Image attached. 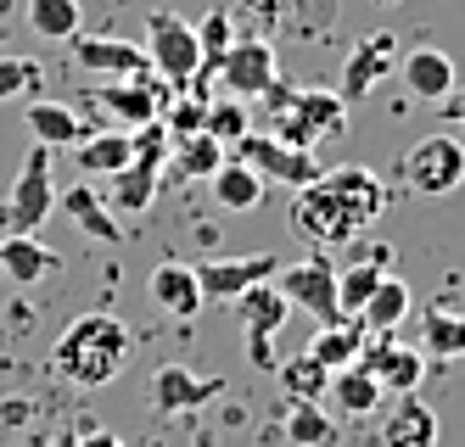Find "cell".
Segmentation results:
<instances>
[{"mask_svg":"<svg viewBox=\"0 0 465 447\" xmlns=\"http://www.w3.org/2000/svg\"><path fill=\"white\" fill-rule=\"evenodd\" d=\"M387 213V185L371 168H320V180H309L292 201V224L303 229L314 247H348L353 235H364Z\"/></svg>","mask_w":465,"mask_h":447,"instance_id":"1","label":"cell"},{"mask_svg":"<svg viewBox=\"0 0 465 447\" xmlns=\"http://www.w3.org/2000/svg\"><path fill=\"white\" fill-rule=\"evenodd\" d=\"M129 358H135V335H129V325L118 314H107V307L102 314H79L51 347V369L79 392H102L107 381H118L129 369Z\"/></svg>","mask_w":465,"mask_h":447,"instance_id":"2","label":"cell"},{"mask_svg":"<svg viewBox=\"0 0 465 447\" xmlns=\"http://www.w3.org/2000/svg\"><path fill=\"white\" fill-rule=\"evenodd\" d=\"M270 129H275L281 146L309 151L314 141H337V134H348V101L337 90H303L297 84L286 107L270 112Z\"/></svg>","mask_w":465,"mask_h":447,"instance_id":"3","label":"cell"},{"mask_svg":"<svg viewBox=\"0 0 465 447\" xmlns=\"http://www.w3.org/2000/svg\"><path fill=\"white\" fill-rule=\"evenodd\" d=\"M146 56H152V73L169 90H185L208 73L203 45H196V23H185L180 12H152L146 17Z\"/></svg>","mask_w":465,"mask_h":447,"instance_id":"4","label":"cell"},{"mask_svg":"<svg viewBox=\"0 0 465 447\" xmlns=\"http://www.w3.org/2000/svg\"><path fill=\"white\" fill-rule=\"evenodd\" d=\"M275 286L286 291V302L297 307V314H309L314 325L348 319L342 314V296H337V263H331L325 252H309V258H297V263H281L275 268Z\"/></svg>","mask_w":465,"mask_h":447,"instance_id":"5","label":"cell"},{"mask_svg":"<svg viewBox=\"0 0 465 447\" xmlns=\"http://www.w3.org/2000/svg\"><path fill=\"white\" fill-rule=\"evenodd\" d=\"M398 174H404V185L415 196H449V190L465 185V146L454 134H426V141H415L404 151Z\"/></svg>","mask_w":465,"mask_h":447,"instance_id":"6","label":"cell"},{"mask_svg":"<svg viewBox=\"0 0 465 447\" xmlns=\"http://www.w3.org/2000/svg\"><path fill=\"white\" fill-rule=\"evenodd\" d=\"M56 208V185H51V146H35L23 157L12 196H6V235H35Z\"/></svg>","mask_w":465,"mask_h":447,"instance_id":"7","label":"cell"},{"mask_svg":"<svg viewBox=\"0 0 465 447\" xmlns=\"http://www.w3.org/2000/svg\"><path fill=\"white\" fill-rule=\"evenodd\" d=\"M236 307H242V330H247V358H252V369H263V374H275V330L292 319V302H286V291L275 286V280H263V286H252V291H242L236 296Z\"/></svg>","mask_w":465,"mask_h":447,"instance_id":"8","label":"cell"},{"mask_svg":"<svg viewBox=\"0 0 465 447\" xmlns=\"http://www.w3.org/2000/svg\"><path fill=\"white\" fill-rule=\"evenodd\" d=\"M236 157L252 168V174H258L263 185H292V190H303L309 180H320L314 151L281 146L275 134H242V141H236Z\"/></svg>","mask_w":465,"mask_h":447,"instance_id":"9","label":"cell"},{"mask_svg":"<svg viewBox=\"0 0 465 447\" xmlns=\"http://www.w3.org/2000/svg\"><path fill=\"white\" fill-rule=\"evenodd\" d=\"M213 73H219V90H224V95H236V101H258L263 90L281 79V67H275V45H270V40H258V34H252V40H242V34H236V45L219 56Z\"/></svg>","mask_w":465,"mask_h":447,"instance_id":"10","label":"cell"},{"mask_svg":"<svg viewBox=\"0 0 465 447\" xmlns=\"http://www.w3.org/2000/svg\"><path fill=\"white\" fill-rule=\"evenodd\" d=\"M68 56H74V67H84L95 79H141V73H152L146 45H129L118 34H84L79 28L68 40Z\"/></svg>","mask_w":465,"mask_h":447,"instance_id":"11","label":"cell"},{"mask_svg":"<svg viewBox=\"0 0 465 447\" xmlns=\"http://www.w3.org/2000/svg\"><path fill=\"white\" fill-rule=\"evenodd\" d=\"M224 392H230L224 374H196V369H185V364H163V369L152 374V408H157V414H169V420L196 414V408H208V403L224 397Z\"/></svg>","mask_w":465,"mask_h":447,"instance_id":"12","label":"cell"},{"mask_svg":"<svg viewBox=\"0 0 465 447\" xmlns=\"http://www.w3.org/2000/svg\"><path fill=\"white\" fill-rule=\"evenodd\" d=\"M275 268L281 258L275 252H242V258H208V263H196V286H203L208 302H236L242 291L263 286V280H275Z\"/></svg>","mask_w":465,"mask_h":447,"instance_id":"13","label":"cell"},{"mask_svg":"<svg viewBox=\"0 0 465 447\" xmlns=\"http://www.w3.org/2000/svg\"><path fill=\"white\" fill-rule=\"evenodd\" d=\"M398 56H404V51H398V40H392L387 28H381V34H364V40L348 51V62H342L337 95L348 101V107H353V101H371L376 84H381L387 73H398Z\"/></svg>","mask_w":465,"mask_h":447,"instance_id":"14","label":"cell"},{"mask_svg":"<svg viewBox=\"0 0 465 447\" xmlns=\"http://www.w3.org/2000/svg\"><path fill=\"white\" fill-rule=\"evenodd\" d=\"M95 101H102V112L118 118V129H135V123H152L163 118V107H169V84L141 73V79H107L102 90H95Z\"/></svg>","mask_w":465,"mask_h":447,"instance_id":"15","label":"cell"},{"mask_svg":"<svg viewBox=\"0 0 465 447\" xmlns=\"http://www.w3.org/2000/svg\"><path fill=\"white\" fill-rule=\"evenodd\" d=\"M359 364L371 369L381 381V392H392V397L420 392V381H426V353L404 347V341H392V335H371V347L359 353Z\"/></svg>","mask_w":465,"mask_h":447,"instance_id":"16","label":"cell"},{"mask_svg":"<svg viewBox=\"0 0 465 447\" xmlns=\"http://www.w3.org/2000/svg\"><path fill=\"white\" fill-rule=\"evenodd\" d=\"M381 447H438V408L420 403V392H404L381 414Z\"/></svg>","mask_w":465,"mask_h":447,"instance_id":"17","label":"cell"},{"mask_svg":"<svg viewBox=\"0 0 465 447\" xmlns=\"http://www.w3.org/2000/svg\"><path fill=\"white\" fill-rule=\"evenodd\" d=\"M146 291H152V302H157L169 319H196V314H203V302H208L203 286H196V263H180V258H163V263L152 268Z\"/></svg>","mask_w":465,"mask_h":447,"instance_id":"18","label":"cell"},{"mask_svg":"<svg viewBox=\"0 0 465 447\" xmlns=\"http://www.w3.org/2000/svg\"><path fill=\"white\" fill-rule=\"evenodd\" d=\"M398 79H404V90L415 101H431V107H438V101L454 90V62L438 45H415V51L398 56Z\"/></svg>","mask_w":465,"mask_h":447,"instance_id":"19","label":"cell"},{"mask_svg":"<svg viewBox=\"0 0 465 447\" xmlns=\"http://www.w3.org/2000/svg\"><path fill=\"white\" fill-rule=\"evenodd\" d=\"M62 268V252H51L40 235H0V274L17 286H40Z\"/></svg>","mask_w":465,"mask_h":447,"instance_id":"20","label":"cell"},{"mask_svg":"<svg viewBox=\"0 0 465 447\" xmlns=\"http://www.w3.org/2000/svg\"><path fill=\"white\" fill-rule=\"evenodd\" d=\"M62 213H68L90 240H107V247H124V240H129V229L118 224V213L102 201L95 185H68V190H62Z\"/></svg>","mask_w":465,"mask_h":447,"instance_id":"21","label":"cell"},{"mask_svg":"<svg viewBox=\"0 0 465 447\" xmlns=\"http://www.w3.org/2000/svg\"><path fill=\"white\" fill-rule=\"evenodd\" d=\"M23 123H28V134H35V146H79L84 134H90V123L74 112V107H62V101H28L23 107Z\"/></svg>","mask_w":465,"mask_h":447,"instance_id":"22","label":"cell"},{"mask_svg":"<svg viewBox=\"0 0 465 447\" xmlns=\"http://www.w3.org/2000/svg\"><path fill=\"white\" fill-rule=\"evenodd\" d=\"M157 185H163V168L157 162H124L118 174H107V196H113V213H124V219H135V213H146L152 201H157Z\"/></svg>","mask_w":465,"mask_h":447,"instance_id":"23","label":"cell"},{"mask_svg":"<svg viewBox=\"0 0 465 447\" xmlns=\"http://www.w3.org/2000/svg\"><path fill=\"white\" fill-rule=\"evenodd\" d=\"M74 162H79V174H90V180H107V174H118L124 162H135V146H129V129H90L84 141L74 146Z\"/></svg>","mask_w":465,"mask_h":447,"instance_id":"24","label":"cell"},{"mask_svg":"<svg viewBox=\"0 0 465 447\" xmlns=\"http://www.w3.org/2000/svg\"><path fill=\"white\" fill-rule=\"evenodd\" d=\"M331 403H337L348 420H371L387 403V392H381V381L364 364H348V369H331Z\"/></svg>","mask_w":465,"mask_h":447,"instance_id":"25","label":"cell"},{"mask_svg":"<svg viewBox=\"0 0 465 447\" xmlns=\"http://www.w3.org/2000/svg\"><path fill=\"white\" fill-rule=\"evenodd\" d=\"M371 347V330H364V319H337V325H320L314 330V341H309V353L325 364V369H348V364H359V353Z\"/></svg>","mask_w":465,"mask_h":447,"instance_id":"26","label":"cell"},{"mask_svg":"<svg viewBox=\"0 0 465 447\" xmlns=\"http://www.w3.org/2000/svg\"><path fill=\"white\" fill-rule=\"evenodd\" d=\"M387 263H392V252H387V247H376V252L353 258L348 268H337V296H342V314H359V307L371 302V291L387 280Z\"/></svg>","mask_w":465,"mask_h":447,"instance_id":"27","label":"cell"},{"mask_svg":"<svg viewBox=\"0 0 465 447\" xmlns=\"http://www.w3.org/2000/svg\"><path fill=\"white\" fill-rule=\"evenodd\" d=\"M410 307H415L410 286H404V280H392V274H387V280L371 291V302H364L353 319H364V330H371V335H392L398 325L410 319Z\"/></svg>","mask_w":465,"mask_h":447,"instance_id":"28","label":"cell"},{"mask_svg":"<svg viewBox=\"0 0 465 447\" xmlns=\"http://www.w3.org/2000/svg\"><path fill=\"white\" fill-rule=\"evenodd\" d=\"M208 190H213L219 208H230V213H252L258 201H263V180L252 174L242 157H224V168L208 180Z\"/></svg>","mask_w":465,"mask_h":447,"instance_id":"29","label":"cell"},{"mask_svg":"<svg viewBox=\"0 0 465 447\" xmlns=\"http://www.w3.org/2000/svg\"><path fill=\"white\" fill-rule=\"evenodd\" d=\"M420 353L426 358H465V314H454V307H426L420 314Z\"/></svg>","mask_w":465,"mask_h":447,"instance_id":"30","label":"cell"},{"mask_svg":"<svg viewBox=\"0 0 465 447\" xmlns=\"http://www.w3.org/2000/svg\"><path fill=\"white\" fill-rule=\"evenodd\" d=\"M275 381H281V392H286L292 403H320V397L331 392V369H325L314 353H297V358L275 364Z\"/></svg>","mask_w":465,"mask_h":447,"instance_id":"31","label":"cell"},{"mask_svg":"<svg viewBox=\"0 0 465 447\" xmlns=\"http://www.w3.org/2000/svg\"><path fill=\"white\" fill-rule=\"evenodd\" d=\"M79 0H28V28L40 34V40L51 45H68L74 34H79Z\"/></svg>","mask_w":465,"mask_h":447,"instance_id":"32","label":"cell"},{"mask_svg":"<svg viewBox=\"0 0 465 447\" xmlns=\"http://www.w3.org/2000/svg\"><path fill=\"white\" fill-rule=\"evenodd\" d=\"M174 168H180L185 180H213L219 168H224V141H213L208 129L185 134V141H174Z\"/></svg>","mask_w":465,"mask_h":447,"instance_id":"33","label":"cell"},{"mask_svg":"<svg viewBox=\"0 0 465 447\" xmlns=\"http://www.w3.org/2000/svg\"><path fill=\"white\" fill-rule=\"evenodd\" d=\"M286 447H337V420H331L320 403H292Z\"/></svg>","mask_w":465,"mask_h":447,"instance_id":"34","label":"cell"},{"mask_svg":"<svg viewBox=\"0 0 465 447\" xmlns=\"http://www.w3.org/2000/svg\"><path fill=\"white\" fill-rule=\"evenodd\" d=\"M35 90H45L40 56H0V101H35Z\"/></svg>","mask_w":465,"mask_h":447,"instance_id":"35","label":"cell"},{"mask_svg":"<svg viewBox=\"0 0 465 447\" xmlns=\"http://www.w3.org/2000/svg\"><path fill=\"white\" fill-rule=\"evenodd\" d=\"M203 129L213 134V141L236 146L242 134H252V112H247V101H236V95H219V101H208V118H203Z\"/></svg>","mask_w":465,"mask_h":447,"instance_id":"36","label":"cell"},{"mask_svg":"<svg viewBox=\"0 0 465 447\" xmlns=\"http://www.w3.org/2000/svg\"><path fill=\"white\" fill-rule=\"evenodd\" d=\"M196 45H203V62L219 67V56L236 45V23H230V6H213L203 23H196Z\"/></svg>","mask_w":465,"mask_h":447,"instance_id":"37","label":"cell"},{"mask_svg":"<svg viewBox=\"0 0 465 447\" xmlns=\"http://www.w3.org/2000/svg\"><path fill=\"white\" fill-rule=\"evenodd\" d=\"M129 146H135V157L141 162H169V151H174V134H169V123H163V118H152V123H135V129H129Z\"/></svg>","mask_w":465,"mask_h":447,"instance_id":"38","label":"cell"},{"mask_svg":"<svg viewBox=\"0 0 465 447\" xmlns=\"http://www.w3.org/2000/svg\"><path fill=\"white\" fill-rule=\"evenodd\" d=\"M203 118H208V95H180L174 107H163V123H169L174 141L196 134V129H203Z\"/></svg>","mask_w":465,"mask_h":447,"instance_id":"39","label":"cell"},{"mask_svg":"<svg viewBox=\"0 0 465 447\" xmlns=\"http://www.w3.org/2000/svg\"><path fill=\"white\" fill-rule=\"evenodd\" d=\"M438 107H443V118H449V123H460V129H465V90H460V84L438 101Z\"/></svg>","mask_w":465,"mask_h":447,"instance_id":"40","label":"cell"},{"mask_svg":"<svg viewBox=\"0 0 465 447\" xmlns=\"http://www.w3.org/2000/svg\"><path fill=\"white\" fill-rule=\"evenodd\" d=\"M79 447H124V436H113V431H84Z\"/></svg>","mask_w":465,"mask_h":447,"instance_id":"41","label":"cell"},{"mask_svg":"<svg viewBox=\"0 0 465 447\" xmlns=\"http://www.w3.org/2000/svg\"><path fill=\"white\" fill-rule=\"evenodd\" d=\"M45 447H79V436H74V431H62V436H51Z\"/></svg>","mask_w":465,"mask_h":447,"instance_id":"42","label":"cell"},{"mask_svg":"<svg viewBox=\"0 0 465 447\" xmlns=\"http://www.w3.org/2000/svg\"><path fill=\"white\" fill-rule=\"evenodd\" d=\"M0 45H6V28H0Z\"/></svg>","mask_w":465,"mask_h":447,"instance_id":"43","label":"cell"},{"mask_svg":"<svg viewBox=\"0 0 465 447\" xmlns=\"http://www.w3.org/2000/svg\"><path fill=\"white\" fill-rule=\"evenodd\" d=\"M381 6H398V0H381Z\"/></svg>","mask_w":465,"mask_h":447,"instance_id":"44","label":"cell"},{"mask_svg":"<svg viewBox=\"0 0 465 447\" xmlns=\"http://www.w3.org/2000/svg\"><path fill=\"white\" fill-rule=\"evenodd\" d=\"M196 447H203V442H196Z\"/></svg>","mask_w":465,"mask_h":447,"instance_id":"45","label":"cell"}]
</instances>
